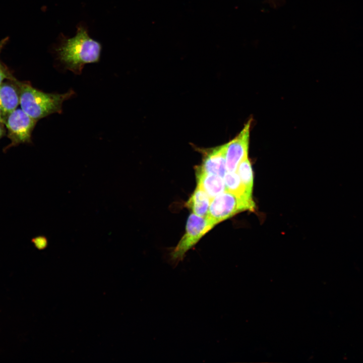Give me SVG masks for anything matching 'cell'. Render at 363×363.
Masks as SVG:
<instances>
[{"label":"cell","mask_w":363,"mask_h":363,"mask_svg":"<svg viewBox=\"0 0 363 363\" xmlns=\"http://www.w3.org/2000/svg\"><path fill=\"white\" fill-rule=\"evenodd\" d=\"M101 50L100 43L91 38L86 30L80 26L76 35L66 39L56 51L58 58L65 67L79 75L85 64L99 61Z\"/></svg>","instance_id":"cell-1"},{"label":"cell","mask_w":363,"mask_h":363,"mask_svg":"<svg viewBox=\"0 0 363 363\" xmlns=\"http://www.w3.org/2000/svg\"><path fill=\"white\" fill-rule=\"evenodd\" d=\"M14 82L19 89L21 108L37 121L52 113H61L63 102L75 94L73 90L63 94L48 93L33 87L28 82Z\"/></svg>","instance_id":"cell-2"},{"label":"cell","mask_w":363,"mask_h":363,"mask_svg":"<svg viewBox=\"0 0 363 363\" xmlns=\"http://www.w3.org/2000/svg\"><path fill=\"white\" fill-rule=\"evenodd\" d=\"M215 225L206 216L192 213L188 217L186 232L178 244L169 254V262L174 267L184 259L186 253Z\"/></svg>","instance_id":"cell-3"},{"label":"cell","mask_w":363,"mask_h":363,"mask_svg":"<svg viewBox=\"0 0 363 363\" xmlns=\"http://www.w3.org/2000/svg\"><path fill=\"white\" fill-rule=\"evenodd\" d=\"M255 209L254 201L243 199L226 190L211 200L207 217L215 225L239 212L254 211Z\"/></svg>","instance_id":"cell-4"},{"label":"cell","mask_w":363,"mask_h":363,"mask_svg":"<svg viewBox=\"0 0 363 363\" xmlns=\"http://www.w3.org/2000/svg\"><path fill=\"white\" fill-rule=\"evenodd\" d=\"M37 122L21 108H16L7 114L4 124L11 142L5 150L20 144L31 143L32 133Z\"/></svg>","instance_id":"cell-5"},{"label":"cell","mask_w":363,"mask_h":363,"mask_svg":"<svg viewBox=\"0 0 363 363\" xmlns=\"http://www.w3.org/2000/svg\"><path fill=\"white\" fill-rule=\"evenodd\" d=\"M251 119L248 121L239 134L225 144L227 172H235L239 164L248 157Z\"/></svg>","instance_id":"cell-6"},{"label":"cell","mask_w":363,"mask_h":363,"mask_svg":"<svg viewBox=\"0 0 363 363\" xmlns=\"http://www.w3.org/2000/svg\"><path fill=\"white\" fill-rule=\"evenodd\" d=\"M197 167L206 172L223 178L227 172L225 144L206 151L202 164Z\"/></svg>","instance_id":"cell-7"},{"label":"cell","mask_w":363,"mask_h":363,"mask_svg":"<svg viewBox=\"0 0 363 363\" xmlns=\"http://www.w3.org/2000/svg\"><path fill=\"white\" fill-rule=\"evenodd\" d=\"M197 186L202 189L212 200L220 193L226 191L223 178L196 169Z\"/></svg>","instance_id":"cell-8"},{"label":"cell","mask_w":363,"mask_h":363,"mask_svg":"<svg viewBox=\"0 0 363 363\" xmlns=\"http://www.w3.org/2000/svg\"><path fill=\"white\" fill-rule=\"evenodd\" d=\"M19 104L20 96L17 85L3 82L0 85V109L5 116L15 110Z\"/></svg>","instance_id":"cell-9"},{"label":"cell","mask_w":363,"mask_h":363,"mask_svg":"<svg viewBox=\"0 0 363 363\" xmlns=\"http://www.w3.org/2000/svg\"><path fill=\"white\" fill-rule=\"evenodd\" d=\"M211 199L200 187L197 186L195 190L186 203V206L198 216L206 217Z\"/></svg>","instance_id":"cell-10"},{"label":"cell","mask_w":363,"mask_h":363,"mask_svg":"<svg viewBox=\"0 0 363 363\" xmlns=\"http://www.w3.org/2000/svg\"><path fill=\"white\" fill-rule=\"evenodd\" d=\"M223 179L226 191L234 194L243 199L254 201L252 195L248 193L236 171L227 172Z\"/></svg>","instance_id":"cell-11"},{"label":"cell","mask_w":363,"mask_h":363,"mask_svg":"<svg viewBox=\"0 0 363 363\" xmlns=\"http://www.w3.org/2000/svg\"><path fill=\"white\" fill-rule=\"evenodd\" d=\"M236 171L248 193L252 195L254 185V173L248 157L245 158L239 164Z\"/></svg>","instance_id":"cell-12"},{"label":"cell","mask_w":363,"mask_h":363,"mask_svg":"<svg viewBox=\"0 0 363 363\" xmlns=\"http://www.w3.org/2000/svg\"><path fill=\"white\" fill-rule=\"evenodd\" d=\"M9 38L6 37L0 41V53L8 41ZM5 79L15 81L16 79L13 76L8 69L1 62L0 60V85Z\"/></svg>","instance_id":"cell-13"},{"label":"cell","mask_w":363,"mask_h":363,"mask_svg":"<svg viewBox=\"0 0 363 363\" xmlns=\"http://www.w3.org/2000/svg\"><path fill=\"white\" fill-rule=\"evenodd\" d=\"M33 241L35 247L39 250L45 249L47 245L46 238L43 236L37 237L33 239Z\"/></svg>","instance_id":"cell-14"},{"label":"cell","mask_w":363,"mask_h":363,"mask_svg":"<svg viewBox=\"0 0 363 363\" xmlns=\"http://www.w3.org/2000/svg\"><path fill=\"white\" fill-rule=\"evenodd\" d=\"M6 116L0 109V123L4 124L5 122Z\"/></svg>","instance_id":"cell-15"},{"label":"cell","mask_w":363,"mask_h":363,"mask_svg":"<svg viewBox=\"0 0 363 363\" xmlns=\"http://www.w3.org/2000/svg\"><path fill=\"white\" fill-rule=\"evenodd\" d=\"M1 124L2 123H0V139L5 134V130H4V128L1 125Z\"/></svg>","instance_id":"cell-16"}]
</instances>
